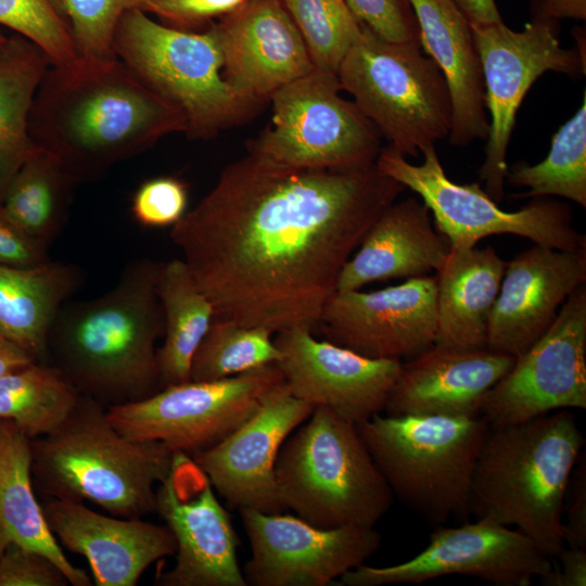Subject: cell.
<instances>
[{"label":"cell","mask_w":586,"mask_h":586,"mask_svg":"<svg viewBox=\"0 0 586 586\" xmlns=\"http://www.w3.org/2000/svg\"><path fill=\"white\" fill-rule=\"evenodd\" d=\"M405 190L377 164L291 167L247 153L169 237L215 318L313 331L345 263Z\"/></svg>","instance_id":"1"},{"label":"cell","mask_w":586,"mask_h":586,"mask_svg":"<svg viewBox=\"0 0 586 586\" xmlns=\"http://www.w3.org/2000/svg\"><path fill=\"white\" fill-rule=\"evenodd\" d=\"M28 130L79 184L184 132L175 106L146 87L122 61L50 64L36 90Z\"/></svg>","instance_id":"2"},{"label":"cell","mask_w":586,"mask_h":586,"mask_svg":"<svg viewBox=\"0 0 586 586\" xmlns=\"http://www.w3.org/2000/svg\"><path fill=\"white\" fill-rule=\"evenodd\" d=\"M162 263L136 258L117 283L92 300L65 303L48 335V362L105 408L162 388L157 341L164 316L157 295Z\"/></svg>","instance_id":"3"},{"label":"cell","mask_w":586,"mask_h":586,"mask_svg":"<svg viewBox=\"0 0 586 586\" xmlns=\"http://www.w3.org/2000/svg\"><path fill=\"white\" fill-rule=\"evenodd\" d=\"M584 443L569 409L489 426L474 468L470 511L520 531L557 557L565 547V491Z\"/></svg>","instance_id":"4"},{"label":"cell","mask_w":586,"mask_h":586,"mask_svg":"<svg viewBox=\"0 0 586 586\" xmlns=\"http://www.w3.org/2000/svg\"><path fill=\"white\" fill-rule=\"evenodd\" d=\"M30 447L34 485L46 497L90 501L126 519L155 513L156 488L175 454L162 442L124 435L106 408L86 396L58 430L30 440Z\"/></svg>","instance_id":"5"},{"label":"cell","mask_w":586,"mask_h":586,"mask_svg":"<svg viewBox=\"0 0 586 586\" xmlns=\"http://www.w3.org/2000/svg\"><path fill=\"white\" fill-rule=\"evenodd\" d=\"M276 483L284 509L320 528L374 527L394 498L357 424L327 407L285 440Z\"/></svg>","instance_id":"6"},{"label":"cell","mask_w":586,"mask_h":586,"mask_svg":"<svg viewBox=\"0 0 586 586\" xmlns=\"http://www.w3.org/2000/svg\"><path fill=\"white\" fill-rule=\"evenodd\" d=\"M114 51L146 87L181 112L183 133L191 140H209L241 126L264 106L225 80L215 22L203 31L180 30L128 9L117 24Z\"/></svg>","instance_id":"7"},{"label":"cell","mask_w":586,"mask_h":586,"mask_svg":"<svg viewBox=\"0 0 586 586\" xmlns=\"http://www.w3.org/2000/svg\"><path fill=\"white\" fill-rule=\"evenodd\" d=\"M384 480L409 508L442 523L470 511L484 418L374 415L356 423Z\"/></svg>","instance_id":"8"},{"label":"cell","mask_w":586,"mask_h":586,"mask_svg":"<svg viewBox=\"0 0 586 586\" xmlns=\"http://www.w3.org/2000/svg\"><path fill=\"white\" fill-rule=\"evenodd\" d=\"M337 77L387 145L405 157H419L422 149L448 137L449 88L420 43L387 41L362 24Z\"/></svg>","instance_id":"9"},{"label":"cell","mask_w":586,"mask_h":586,"mask_svg":"<svg viewBox=\"0 0 586 586\" xmlns=\"http://www.w3.org/2000/svg\"><path fill=\"white\" fill-rule=\"evenodd\" d=\"M336 75L313 71L270 98L271 125L246 141L249 154L291 167L357 169L375 164L377 127L345 100Z\"/></svg>","instance_id":"10"},{"label":"cell","mask_w":586,"mask_h":586,"mask_svg":"<svg viewBox=\"0 0 586 586\" xmlns=\"http://www.w3.org/2000/svg\"><path fill=\"white\" fill-rule=\"evenodd\" d=\"M421 155L423 162L415 165L386 145L381 148L375 164L382 173L418 194L450 247L475 246L483 238L494 234H514L556 250L586 249L585 234L574 228L566 204L537 199L519 211H504L479 182L459 184L450 180L435 144L422 149Z\"/></svg>","instance_id":"11"},{"label":"cell","mask_w":586,"mask_h":586,"mask_svg":"<svg viewBox=\"0 0 586 586\" xmlns=\"http://www.w3.org/2000/svg\"><path fill=\"white\" fill-rule=\"evenodd\" d=\"M471 28L482 65L485 109L491 115L479 178L499 204L505 198L507 149L524 95L548 71L573 79L584 76L586 59L575 47L560 46L559 22L531 20L522 31L510 29L502 21L471 24Z\"/></svg>","instance_id":"12"},{"label":"cell","mask_w":586,"mask_h":586,"mask_svg":"<svg viewBox=\"0 0 586 586\" xmlns=\"http://www.w3.org/2000/svg\"><path fill=\"white\" fill-rule=\"evenodd\" d=\"M283 382L278 366L269 364L222 380L168 385L142 400L109 407L106 413L124 435L191 456L229 435Z\"/></svg>","instance_id":"13"},{"label":"cell","mask_w":586,"mask_h":586,"mask_svg":"<svg viewBox=\"0 0 586 586\" xmlns=\"http://www.w3.org/2000/svg\"><path fill=\"white\" fill-rule=\"evenodd\" d=\"M551 558L520 531L487 519L432 532L413 558L390 566L361 564L340 579L348 586L420 584L467 575L500 586H528L552 571Z\"/></svg>","instance_id":"14"},{"label":"cell","mask_w":586,"mask_h":586,"mask_svg":"<svg viewBox=\"0 0 586 586\" xmlns=\"http://www.w3.org/2000/svg\"><path fill=\"white\" fill-rule=\"evenodd\" d=\"M572 408H586V284L489 390L481 417L496 428Z\"/></svg>","instance_id":"15"},{"label":"cell","mask_w":586,"mask_h":586,"mask_svg":"<svg viewBox=\"0 0 586 586\" xmlns=\"http://www.w3.org/2000/svg\"><path fill=\"white\" fill-rule=\"evenodd\" d=\"M251 545L246 585L326 586L364 564L381 546L370 526L320 528L296 515L241 509Z\"/></svg>","instance_id":"16"},{"label":"cell","mask_w":586,"mask_h":586,"mask_svg":"<svg viewBox=\"0 0 586 586\" xmlns=\"http://www.w3.org/2000/svg\"><path fill=\"white\" fill-rule=\"evenodd\" d=\"M177 549L160 586H246L237 559L238 537L214 488L189 455L174 454L168 476L156 488V510Z\"/></svg>","instance_id":"17"},{"label":"cell","mask_w":586,"mask_h":586,"mask_svg":"<svg viewBox=\"0 0 586 586\" xmlns=\"http://www.w3.org/2000/svg\"><path fill=\"white\" fill-rule=\"evenodd\" d=\"M314 408L295 397L283 382L245 422L214 446L190 457L230 507L284 512L276 483L278 455Z\"/></svg>","instance_id":"18"},{"label":"cell","mask_w":586,"mask_h":586,"mask_svg":"<svg viewBox=\"0 0 586 586\" xmlns=\"http://www.w3.org/2000/svg\"><path fill=\"white\" fill-rule=\"evenodd\" d=\"M436 278L377 291H335L319 326L327 340L370 358H412L435 343Z\"/></svg>","instance_id":"19"},{"label":"cell","mask_w":586,"mask_h":586,"mask_svg":"<svg viewBox=\"0 0 586 586\" xmlns=\"http://www.w3.org/2000/svg\"><path fill=\"white\" fill-rule=\"evenodd\" d=\"M276 362L290 392L314 407H327L359 423L384 410L402 369L398 359L370 358L306 328L276 333Z\"/></svg>","instance_id":"20"},{"label":"cell","mask_w":586,"mask_h":586,"mask_svg":"<svg viewBox=\"0 0 586 586\" xmlns=\"http://www.w3.org/2000/svg\"><path fill=\"white\" fill-rule=\"evenodd\" d=\"M586 283V249L535 244L507 262L489 315L487 348L518 357L553 323L561 306Z\"/></svg>","instance_id":"21"},{"label":"cell","mask_w":586,"mask_h":586,"mask_svg":"<svg viewBox=\"0 0 586 586\" xmlns=\"http://www.w3.org/2000/svg\"><path fill=\"white\" fill-rule=\"evenodd\" d=\"M215 27L225 80L256 102L265 104L278 89L316 69L281 0H246Z\"/></svg>","instance_id":"22"},{"label":"cell","mask_w":586,"mask_h":586,"mask_svg":"<svg viewBox=\"0 0 586 586\" xmlns=\"http://www.w3.org/2000/svg\"><path fill=\"white\" fill-rule=\"evenodd\" d=\"M41 507L60 546L86 558L97 586H136L154 562L177 549L165 524L106 515L82 501L52 497Z\"/></svg>","instance_id":"23"},{"label":"cell","mask_w":586,"mask_h":586,"mask_svg":"<svg viewBox=\"0 0 586 586\" xmlns=\"http://www.w3.org/2000/svg\"><path fill=\"white\" fill-rule=\"evenodd\" d=\"M515 357L492 351L433 345L402 365L384 410L387 415L475 418L489 390Z\"/></svg>","instance_id":"24"},{"label":"cell","mask_w":586,"mask_h":586,"mask_svg":"<svg viewBox=\"0 0 586 586\" xmlns=\"http://www.w3.org/2000/svg\"><path fill=\"white\" fill-rule=\"evenodd\" d=\"M420 198L395 201L370 226L358 251L345 263L336 291L390 279H411L438 271L449 251L448 240L432 225Z\"/></svg>","instance_id":"25"},{"label":"cell","mask_w":586,"mask_h":586,"mask_svg":"<svg viewBox=\"0 0 586 586\" xmlns=\"http://www.w3.org/2000/svg\"><path fill=\"white\" fill-rule=\"evenodd\" d=\"M420 29V44L442 71L451 98L448 135L453 146L486 140L489 122L480 55L471 23L451 0H409Z\"/></svg>","instance_id":"26"},{"label":"cell","mask_w":586,"mask_h":586,"mask_svg":"<svg viewBox=\"0 0 586 586\" xmlns=\"http://www.w3.org/2000/svg\"><path fill=\"white\" fill-rule=\"evenodd\" d=\"M507 262L492 246L450 247L436 271L437 329L434 345L454 349L487 347L489 315Z\"/></svg>","instance_id":"27"},{"label":"cell","mask_w":586,"mask_h":586,"mask_svg":"<svg viewBox=\"0 0 586 586\" xmlns=\"http://www.w3.org/2000/svg\"><path fill=\"white\" fill-rule=\"evenodd\" d=\"M34 486L30 440L13 422L0 420V552L11 544L38 550L61 568L69 585H93L51 533Z\"/></svg>","instance_id":"28"},{"label":"cell","mask_w":586,"mask_h":586,"mask_svg":"<svg viewBox=\"0 0 586 586\" xmlns=\"http://www.w3.org/2000/svg\"><path fill=\"white\" fill-rule=\"evenodd\" d=\"M81 282L82 270L68 263L0 267V331L36 361L48 362L51 326Z\"/></svg>","instance_id":"29"},{"label":"cell","mask_w":586,"mask_h":586,"mask_svg":"<svg viewBox=\"0 0 586 586\" xmlns=\"http://www.w3.org/2000/svg\"><path fill=\"white\" fill-rule=\"evenodd\" d=\"M50 64L39 46L18 34L0 44V204L11 180L35 149L28 130L29 114Z\"/></svg>","instance_id":"30"},{"label":"cell","mask_w":586,"mask_h":586,"mask_svg":"<svg viewBox=\"0 0 586 586\" xmlns=\"http://www.w3.org/2000/svg\"><path fill=\"white\" fill-rule=\"evenodd\" d=\"M157 295L164 316V341L157 348L163 388L190 381L193 355L212 324L215 313L182 258L162 263Z\"/></svg>","instance_id":"31"},{"label":"cell","mask_w":586,"mask_h":586,"mask_svg":"<svg viewBox=\"0 0 586 586\" xmlns=\"http://www.w3.org/2000/svg\"><path fill=\"white\" fill-rule=\"evenodd\" d=\"M77 184L51 154L35 146L0 205L20 228L49 249L65 226Z\"/></svg>","instance_id":"32"},{"label":"cell","mask_w":586,"mask_h":586,"mask_svg":"<svg viewBox=\"0 0 586 586\" xmlns=\"http://www.w3.org/2000/svg\"><path fill=\"white\" fill-rule=\"evenodd\" d=\"M81 396L56 367L34 361L0 378V420L35 440L58 430Z\"/></svg>","instance_id":"33"},{"label":"cell","mask_w":586,"mask_h":586,"mask_svg":"<svg viewBox=\"0 0 586 586\" xmlns=\"http://www.w3.org/2000/svg\"><path fill=\"white\" fill-rule=\"evenodd\" d=\"M508 183L527 188L515 198L561 196L586 207V92L577 112L553 135L548 155L535 165L519 162Z\"/></svg>","instance_id":"34"},{"label":"cell","mask_w":586,"mask_h":586,"mask_svg":"<svg viewBox=\"0 0 586 586\" xmlns=\"http://www.w3.org/2000/svg\"><path fill=\"white\" fill-rule=\"evenodd\" d=\"M273 333L214 318L198 346L190 368L191 381H217L276 364L280 351Z\"/></svg>","instance_id":"35"},{"label":"cell","mask_w":586,"mask_h":586,"mask_svg":"<svg viewBox=\"0 0 586 586\" xmlns=\"http://www.w3.org/2000/svg\"><path fill=\"white\" fill-rule=\"evenodd\" d=\"M298 28L317 71L336 75L362 33L345 0H281Z\"/></svg>","instance_id":"36"},{"label":"cell","mask_w":586,"mask_h":586,"mask_svg":"<svg viewBox=\"0 0 586 586\" xmlns=\"http://www.w3.org/2000/svg\"><path fill=\"white\" fill-rule=\"evenodd\" d=\"M65 28L78 60L103 63L114 61L117 24L138 0H48Z\"/></svg>","instance_id":"37"},{"label":"cell","mask_w":586,"mask_h":586,"mask_svg":"<svg viewBox=\"0 0 586 586\" xmlns=\"http://www.w3.org/2000/svg\"><path fill=\"white\" fill-rule=\"evenodd\" d=\"M0 24L39 46L52 64L79 61L48 0H0Z\"/></svg>","instance_id":"38"},{"label":"cell","mask_w":586,"mask_h":586,"mask_svg":"<svg viewBox=\"0 0 586 586\" xmlns=\"http://www.w3.org/2000/svg\"><path fill=\"white\" fill-rule=\"evenodd\" d=\"M188 187L181 179L161 176L144 181L135 192L131 214L143 227L175 226L187 213Z\"/></svg>","instance_id":"39"},{"label":"cell","mask_w":586,"mask_h":586,"mask_svg":"<svg viewBox=\"0 0 586 586\" xmlns=\"http://www.w3.org/2000/svg\"><path fill=\"white\" fill-rule=\"evenodd\" d=\"M356 18L379 37L420 43L419 24L409 0H345Z\"/></svg>","instance_id":"40"},{"label":"cell","mask_w":586,"mask_h":586,"mask_svg":"<svg viewBox=\"0 0 586 586\" xmlns=\"http://www.w3.org/2000/svg\"><path fill=\"white\" fill-rule=\"evenodd\" d=\"M61 568L44 553L17 544L0 552V586H66Z\"/></svg>","instance_id":"41"},{"label":"cell","mask_w":586,"mask_h":586,"mask_svg":"<svg viewBox=\"0 0 586 586\" xmlns=\"http://www.w3.org/2000/svg\"><path fill=\"white\" fill-rule=\"evenodd\" d=\"M246 0H138L136 8L152 13L164 25L194 31L209 26L241 7Z\"/></svg>","instance_id":"42"},{"label":"cell","mask_w":586,"mask_h":586,"mask_svg":"<svg viewBox=\"0 0 586 586\" xmlns=\"http://www.w3.org/2000/svg\"><path fill=\"white\" fill-rule=\"evenodd\" d=\"M49 249L20 228L0 205V267L27 268L50 260Z\"/></svg>","instance_id":"43"},{"label":"cell","mask_w":586,"mask_h":586,"mask_svg":"<svg viewBox=\"0 0 586 586\" xmlns=\"http://www.w3.org/2000/svg\"><path fill=\"white\" fill-rule=\"evenodd\" d=\"M576 462L564 496L565 521H562V537L564 546L586 549V460L584 453Z\"/></svg>","instance_id":"44"},{"label":"cell","mask_w":586,"mask_h":586,"mask_svg":"<svg viewBox=\"0 0 586 586\" xmlns=\"http://www.w3.org/2000/svg\"><path fill=\"white\" fill-rule=\"evenodd\" d=\"M561 570L552 571L544 578L549 586H585L586 585V549L564 547L557 556Z\"/></svg>","instance_id":"45"},{"label":"cell","mask_w":586,"mask_h":586,"mask_svg":"<svg viewBox=\"0 0 586 586\" xmlns=\"http://www.w3.org/2000/svg\"><path fill=\"white\" fill-rule=\"evenodd\" d=\"M532 21L586 20V0H530Z\"/></svg>","instance_id":"46"},{"label":"cell","mask_w":586,"mask_h":586,"mask_svg":"<svg viewBox=\"0 0 586 586\" xmlns=\"http://www.w3.org/2000/svg\"><path fill=\"white\" fill-rule=\"evenodd\" d=\"M471 24L501 22L495 0H451Z\"/></svg>","instance_id":"47"},{"label":"cell","mask_w":586,"mask_h":586,"mask_svg":"<svg viewBox=\"0 0 586 586\" xmlns=\"http://www.w3.org/2000/svg\"><path fill=\"white\" fill-rule=\"evenodd\" d=\"M34 361L27 352L0 331V378Z\"/></svg>","instance_id":"48"},{"label":"cell","mask_w":586,"mask_h":586,"mask_svg":"<svg viewBox=\"0 0 586 586\" xmlns=\"http://www.w3.org/2000/svg\"><path fill=\"white\" fill-rule=\"evenodd\" d=\"M7 36L0 30V44H2L7 40Z\"/></svg>","instance_id":"49"}]
</instances>
